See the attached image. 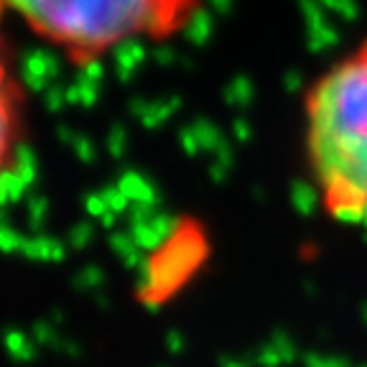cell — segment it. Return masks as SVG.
Masks as SVG:
<instances>
[{
  "label": "cell",
  "mask_w": 367,
  "mask_h": 367,
  "mask_svg": "<svg viewBox=\"0 0 367 367\" xmlns=\"http://www.w3.org/2000/svg\"><path fill=\"white\" fill-rule=\"evenodd\" d=\"M306 161L329 217L367 225V39L332 61L304 100Z\"/></svg>",
  "instance_id": "1"
},
{
  "label": "cell",
  "mask_w": 367,
  "mask_h": 367,
  "mask_svg": "<svg viewBox=\"0 0 367 367\" xmlns=\"http://www.w3.org/2000/svg\"><path fill=\"white\" fill-rule=\"evenodd\" d=\"M8 352L10 357L18 359V362H28V359H34L36 350L31 347V342L21 337V334H10L8 337Z\"/></svg>",
  "instance_id": "4"
},
{
  "label": "cell",
  "mask_w": 367,
  "mask_h": 367,
  "mask_svg": "<svg viewBox=\"0 0 367 367\" xmlns=\"http://www.w3.org/2000/svg\"><path fill=\"white\" fill-rule=\"evenodd\" d=\"M201 0H0V13L90 67L133 41H168L199 13Z\"/></svg>",
  "instance_id": "2"
},
{
  "label": "cell",
  "mask_w": 367,
  "mask_h": 367,
  "mask_svg": "<svg viewBox=\"0 0 367 367\" xmlns=\"http://www.w3.org/2000/svg\"><path fill=\"white\" fill-rule=\"evenodd\" d=\"M0 13V23H3ZM23 126H26V97L23 84L16 72V64L10 59L6 39L0 36V184L8 176L18 159V150L23 146Z\"/></svg>",
  "instance_id": "3"
}]
</instances>
